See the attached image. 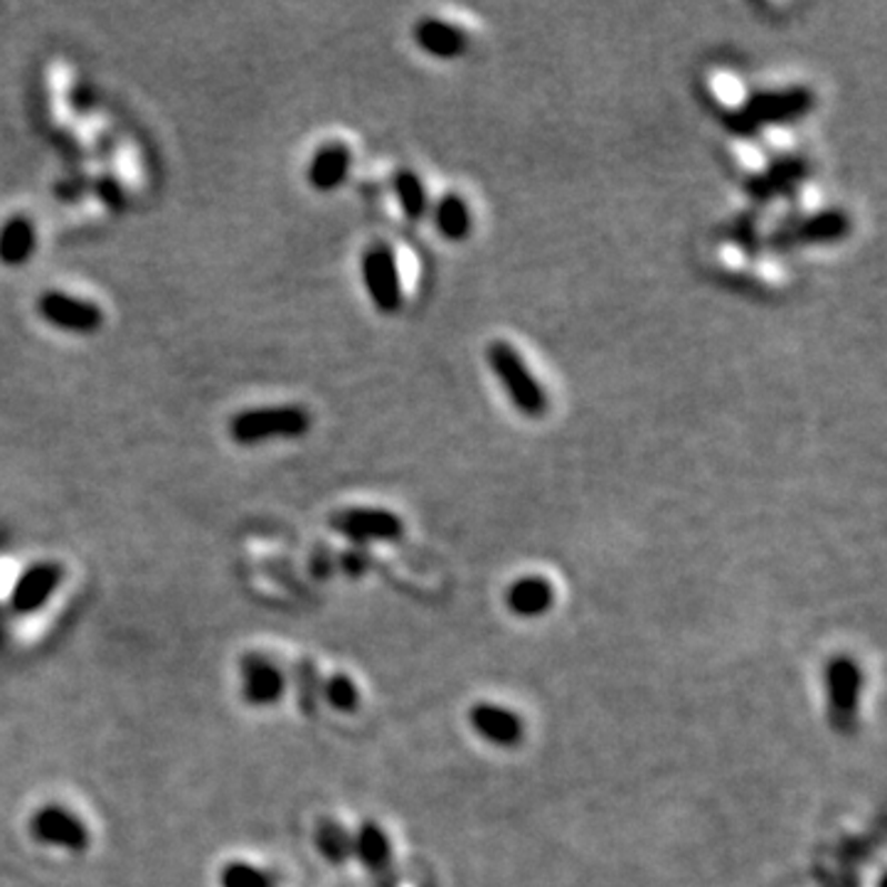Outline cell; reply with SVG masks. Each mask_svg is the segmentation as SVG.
<instances>
[{
  "instance_id": "30bf717a",
  "label": "cell",
  "mask_w": 887,
  "mask_h": 887,
  "mask_svg": "<svg viewBox=\"0 0 887 887\" xmlns=\"http://www.w3.org/2000/svg\"><path fill=\"white\" fill-rule=\"evenodd\" d=\"M242 700L252 707H272L284 700L289 678L274 658L264 654H244L240 661Z\"/></svg>"
},
{
  "instance_id": "8992f818",
  "label": "cell",
  "mask_w": 887,
  "mask_h": 887,
  "mask_svg": "<svg viewBox=\"0 0 887 887\" xmlns=\"http://www.w3.org/2000/svg\"><path fill=\"white\" fill-rule=\"evenodd\" d=\"M28 830L36 844L48 848H62L67 853H84L89 848V828L84 818L77 816L62 804H44L30 816Z\"/></svg>"
},
{
  "instance_id": "5b68a950",
  "label": "cell",
  "mask_w": 887,
  "mask_h": 887,
  "mask_svg": "<svg viewBox=\"0 0 887 887\" xmlns=\"http://www.w3.org/2000/svg\"><path fill=\"white\" fill-rule=\"evenodd\" d=\"M850 232V220L844 210H822L814 215L794 218L782 222L769 234V246L774 252H789L796 246H818L840 242Z\"/></svg>"
},
{
  "instance_id": "ac0fdd59",
  "label": "cell",
  "mask_w": 887,
  "mask_h": 887,
  "mask_svg": "<svg viewBox=\"0 0 887 887\" xmlns=\"http://www.w3.org/2000/svg\"><path fill=\"white\" fill-rule=\"evenodd\" d=\"M38 250L36 224L28 218L16 215L0 224V264L22 266L32 260Z\"/></svg>"
},
{
  "instance_id": "2e32d148",
  "label": "cell",
  "mask_w": 887,
  "mask_h": 887,
  "mask_svg": "<svg viewBox=\"0 0 887 887\" xmlns=\"http://www.w3.org/2000/svg\"><path fill=\"white\" fill-rule=\"evenodd\" d=\"M353 165V153L345 143L333 141L325 143L313 153V159L306 168V181L319 193H331V190L341 188L345 183L347 173Z\"/></svg>"
},
{
  "instance_id": "7c38bea8",
  "label": "cell",
  "mask_w": 887,
  "mask_h": 887,
  "mask_svg": "<svg viewBox=\"0 0 887 887\" xmlns=\"http://www.w3.org/2000/svg\"><path fill=\"white\" fill-rule=\"evenodd\" d=\"M64 579V567L60 563H32L18 575L13 589H10V609L16 614H36L52 599Z\"/></svg>"
},
{
  "instance_id": "e0dca14e",
  "label": "cell",
  "mask_w": 887,
  "mask_h": 887,
  "mask_svg": "<svg viewBox=\"0 0 887 887\" xmlns=\"http://www.w3.org/2000/svg\"><path fill=\"white\" fill-rule=\"evenodd\" d=\"M414 42L420 44V50L432 54V58L454 60L466 52L468 36L458 26H452V22L440 18H424L414 28Z\"/></svg>"
},
{
  "instance_id": "484cf974",
  "label": "cell",
  "mask_w": 887,
  "mask_h": 887,
  "mask_svg": "<svg viewBox=\"0 0 887 887\" xmlns=\"http://www.w3.org/2000/svg\"><path fill=\"white\" fill-rule=\"evenodd\" d=\"M367 563H370V560H367V555H365V550H363V547L347 550V553H345L343 560H341L343 570H345L351 577H361V575H365Z\"/></svg>"
},
{
  "instance_id": "ba28073f",
  "label": "cell",
  "mask_w": 887,
  "mask_h": 887,
  "mask_svg": "<svg viewBox=\"0 0 887 887\" xmlns=\"http://www.w3.org/2000/svg\"><path fill=\"white\" fill-rule=\"evenodd\" d=\"M38 313L52 329L89 335L104 325V311L97 303L67 294V291H44L38 299Z\"/></svg>"
},
{
  "instance_id": "8fae6325",
  "label": "cell",
  "mask_w": 887,
  "mask_h": 887,
  "mask_svg": "<svg viewBox=\"0 0 887 887\" xmlns=\"http://www.w3.org/2000/svg\"><path fill=\"white\" fill-rule=\"evenodd\" d=\"M468 725L471 733L484 739L486 745L513 749L525 739V720L518 710L493 703V700H478L468 707Z\"/></svg>"
},
{
  "instance_id": "9c48e42d",
  "label": "cell",
  "mask_w": 887,
  "mask_h": 887,
  "mask_svg": "<svg viewBox=\"0 0 887 887\" xmlns=\"http://www.w3.org/2000/svg\"><path fill=\"white\" fill-rule=\"evenodd\" d=\"M331 525L357 547L367 543H397L404 533V523L385 508H345L333 515Z\"/></svg>"
},
{
  "instance_id": "6da1fadb",
  "label": "cell",
  "mask_w": 887,
  "mask_h": 887,
  "mask_svg": "<svg viewBox=\"0 0 887 887\" xmlns=\"http://www.w3.org/2000/svg\"><path fill=\"white\" fill-rule=\"evenodd\" d=\"M814 109V92L806 87H784L752 94L743 107L725 114V127L735 137H755L767 127H782Z\"/></svg>"
},
{
  "instance_id": "9a60e30c",
  "label": "cell",
  "mask_w": 887,
  "mask_h": 887,
  "mask_svg": "<svg viewBox=\"0 0 887 887\" xmlns=\"http://www.w3.org/2000/svg\"><path fill=\"white\" fill-rule=\"evenodd\" d=\"M353 858L361 863L373 880L397 868L395 856H392L390 834L377 822H363L353 830Z\"/></svg>"
},
{
  "instance_id": "603a6c76",
  "label": "cell",
  "mask_w": 887,
  "mask_h": 887,
  "mask_svg": "<svg viewBox=\"0 0 887 887\" xmlns=\"http://www.w3.org/2000/svg\"><path fill=\"white\" fill-rule=\"evenodd\" d=\"M294 683H296V700L299 707L303 710V715L313 717L319 713V703H321V688H323V681L319 676V668L311 664L309 658L299 661V666L294 668Z\"/></svg>"
},
{
  "instance_id": "ffe728a7",
  "label": "cell",
  "mask_w": 887,
  "mask_h": 887,
  "mask_svg": "<svg viewBox=\"0 0 887 887\" xmlns=\"http://www.w3.org/2000/svg\"><path fill=\"white\" fill-rule=\"evenodd\" d=\"M436 230L448 242H462L471 232V210L462 195L448 193L434 208Z\"/></svg>"
},
{
  "instance_id": "4fadbf2b",
  "label": "cell",
  "mask_w": 887,
  "mask_h": 887,
  "mask_svg": "<svg viewBox=\"0 0 887 887\" xmlns=\"http://www.w3.org/2000/svg\"><path fill=\"white\" fill-rule=\"evenodd\" d=\"M808 171H812V168H808V163L802 159V155H782L779 161L767 165L765 171L752 175L745 183V190H747V195L757 202H772L777 198H787V195L796 193V188L806 181Z\"/></svg>"
},
{
  "instance_id": "5bb4252c",
  "label": "cell",
  "mask_w": 887,
  "mask_h": 887,
  "mask_svg": "<svg viewBox=\"0 0 887 887\" xmlns=\"http://www.w3.org/2000/svg\"><path fill=\"white\" fill-rule=\"evenodd\" d=\"M503 602L518 619H541L555 606V585L543 575H525L505 587Z\"/></svg>"
},
{
  "instance_id": "7402d4cb",
  "label": "cell",
  "mask_w": 887,
  "mask_h": 887,
  "mask_svg": "<svg viewBox=\"0 0 887 887\" xmlns=\"http://www.w3.org/2000/svg\"><path fill=\"white\" fill-rule=\"evenodd\" d=\"M321 698L329 703L335 713L351 715L357 710V705H361V688H357V683L351 676L335 673V676L323 681Z\"/></svg>"
},
{
  "instance_id": "277c9868",
  "label": "cell",
  "mask_w": 887,
  "mask_h": 887,
  "mask_svg": "<svg viewBox=\"0 0 887 887\" xmlns=\"http://www.w3.org/2000/svg\"><path fill=\"white\" fill-rule=\"evenodd\" d=\"M486 357L493 375L498 377L503 390L508 392V400L515 404V410L523 412L525 417H543L547 410V395L543 385L537 383L535 375L523 363L521 353L513 345L496 341L488 345Z\"/></svg>"
},
{
  "instance_id": "cb8c5ba5",
  "label": "cell",
  "mask_w": 887,
  "mask_h": 887,
  "mask_svg": "<svg viewBox=\"0 0 887 887\" xmlns=\"http://www.w3.org/2000/svg\"><path fill=\"white\" fill-rule=\"evenodd\" d=\"M220 887H276L266 870L252 866L246 860H230L220 870Z\"/></svg>"
},
{
  "instance_id": "d6986e66",
  "label": "cell",
  "mask_w": 887,
  "mask_h": 887,
  "mask_svg": "<svg viewBox=\"0 0 887 887\" xmlns=\"http://www.w3.org/2000/svg\"><path fill=\"white\" fill-rule=\"evenodd\" d=\"M313 846H316L319 856L325 863L341 868L353 860V830H347L331 816H323L319 818L316 828H313Z\"/></svg>"
},
{
  "instance_id": "44dd1931",
  "label": "cell",
  "mask_w": 887,
  "mask_h": 887,
  "mask_svg": "<svg viewBox=\"0 0 887 887\" xmlns=\"http://www.w3.org/2000/svg\"><path fill=\"white\" fill-rule=\"evenodd\" d=\"M392 190H395L400 208H402L404 215H407V220L417 222V220L424 218V212H426V190H424V183H422V178L417 173L407 171V168H402V171H397L395 175H392Z\"/></svg>"
},
{
  "instance_id": "d4e9b609",
  "label": "cell",
  "mask_w": 887,
  "mask_h": 887,
  "mask_svg": "<svg viewBox=\"0 0 887 887\" xmlns=\"http://www.w3.org/2000/svg\"><path fill=\"white\" fill-rule=\"evenodd\" d=\"M733 240L743 246L745 252L749 254H757L759 250V232H757V220L752 215H743L737 220V224L733 228Z\"/></svg>"
},
{
  "instance_id": "52a82bcc",
  "label": "cell",
  "mask_w": 887,
  "mask_h": 887,
  "mask_svg": "<svg viewBox=\"0 0 887 887\" xmlns=\"http://www.w3.org/2000/svg\"><path fill=\"white\" fill-rule=\"evenodd\" d=\"M363 284L373 306L383 313H395L402 306L400 269L385 242L370 244L363 254Z\"/></svg>"
},
{
  "instance_id": "3957f363",
  "label": "cell",
  "mask_w": 887,
  "mask_h": 887,
  "mask_svg": "<svg viewBox=\"0 0 887 887\" xmlns=\"http://www.w3.org/2000/svg\"><path fill=\"white\" fill-rule=\"evenodd\" d=\"M863 686H866V676L856 658L836 656L828 661L824 668V691L828 720L836 733L850 735L858 727Z\"/></svg>"
},
{
  "instance_id": "7a4b0ae2",
  "label": "cell",
  "mask_w": 887,
  "mask_h": 887,
  "mask_svg": "<svg viewBox=\"0 0 887 887\" xmlns=\"http://www.w3.org/2000/svg\"><path fill=\"white\" fill-rule=\"evenodd\" d=\"M311 430V414L301 404H269L250 407L230 420V440L240 446H254L274 440H299Z\"/></svg>"
}]
</instances>
